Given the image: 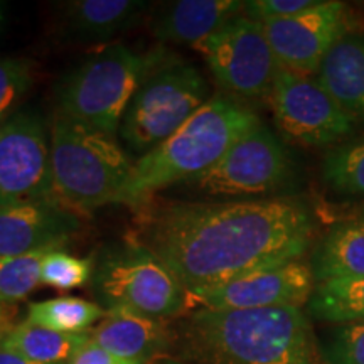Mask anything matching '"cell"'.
Masks as SVG:
<instances>
[{
  "mask_svg": "<svg viewBox=\"0 0 364 364\" xmlns=\"http://www.w3.org/2000/svg\"><path fill=\"white\" fill-rule=\"evenodd\" d=\"M54 199L73 213L125 204L135 162L115 140L56 112L49 129Z\"/></svg>",
  "mask_w": 364,
  "mask_h": 364,
  "instance_id": "obj_4",
  "label": "cell"
},
{
  "mask_svg": "<svg viewBox=\"0 0 364 364\" xmlns=\"http://www.w3.org/2000/svg\"><path fill=\"white\" fill-rule=\"evenodd\" d=\"M56 201L51 142L36 112H21L0 127V206Z\"/></svg>",
  "mask_w": 364,
  "mask_h": 364,
  "instance_id": "obj_11",
  "label": "cell"
},
{
  "mask_svg": "<svg viewBox=\"0 0 364 364\" xmlns=\"http://www.w3.org/2000/svg\"><path fill=\"white\" fill-rule=\"evenodd\" d=\"M292 174L289 150L265 125H258L223 156L215 167L189 181L204 194L255 199L284 188Z\"/></svg>",
  "mask_w": 364,
  "mask_h": 364,
  "instance_id": "obj_10",
  "label": "cell"
},
{
  "mask_svg": "<svg viewBox=\"0 0 364 364\" xmlns=\"http://www.w3.org/2000/svg\"><path fill=\"white\" fill-rule=\"evenodd\" d=\"M258 125L250 105L233 95H213L174 135L139 157L125 204H142L159 189L203 176Z\"/></svg>",
  "mask_w": 364,
  "mask_h": 364,
  "instance_id": "obj_3",
  "label": "cell"
},
{
  "mask_svg": "<svg viewBox=\"0 0 364 364\" xmlns=\"http://www.w3.org/2000/svg\"><path fill=\"white\" fill-rule=\"evenodd\" d=\"M91 282L108 309H127L164 321L194 307L174 273L136 241L105 248Z\"/></svg>",
  "mask_w": 364,
  "mask_h": 364,
  "instance_id": "obj_6",
  "label": "cell"
},
{
  "mask_svg": "<svg viewBox=\"0 0 364 364\" xmlns=\"http://www.w3.org/2000/svg\"><path fill=\"white\" fill-rule=\"evenodd\" d=\"M66 364H135V363L124 361V359L113 356L112 353H108L107 349H103L102 346H98L95 341L88 339V343H86Z\"/></svg>",
  "mask_w": 364,
  "mask_h": 364,
  "instance_id": "obj_29",
  "label": "cell"
},
{
  "mask_svg": "<svg viewBox=\"0 0 364 364\" xmlns=\"http://www.w3.org/2000/svg\"><path fill=\"white\" fill-rule=\"evenodd\" d=\"M243 11L245 2L240 0H179L164 9L154 26V34L164 43L194 48Z\"/></svg>",
  "mask_w": 364,
  "mask_h": 364,
  "instance_id": "obj_16",
  "label": "cell"
},
{
  "mask_svg": "<svg viewBox=\"0 0 364 364\" xmlns=\"http://www.w3.org/2000/svg\"><path fill=\"white\" fill-rule=\"evenodd\" d=\"M316 280L311 263L294 260L250 272L194 299V307L216 311L297 307L311 300Z\"/></svg>",
  "mask_w": 364,
  "mask_h": 364,
  "instance_id": "obj_13",
  "label": "cell"
},
{
  "mask_svg": "<svg viewBox=\"0 0 364 364\" xmlns=\"http://www.w3.org/2000/svg\"><path fill=\"white\" fill-rule=\"evenodd\" d=\"M58 250V248H56ZM51 250L0 258V304H14L33 294L41 284V265Z\"/></svg>",
  "mask_w": 364,
  "mask_h": 364,
  "instance_id": "obj_24",
  "label": "cell"
},
{
  "mask_svg": "<svg viewBox=\"0 0 364 364\" xmlns=\"http://www.w3.org/2000/svg\"><path fill=\"white\" fill-rule=\"evenodd\" d=\"M318 356L324 364H364V321L332 327Z\"/></svg>",
  "mask_w": 364,
  "mask_h": 364,
  "instance_id": "obj_26",
  "label": "cell"
},
{
  "mask_svg": "<svg viewBox=\"0 0 364 364\" xmlns=\"http://www.w3.org/2000/svg\"><path fill=\"white\" fill-rule=\"evenodd\" d=\"M4 22H6V4L0 2V27L4 26Z\"/></svg>",
  "mask_w": 364,
  "mask_h": 364,
  "instance_id": "obj_32",
  "label": "cell"
},
{
  "mask_svg": "<svg viewBox=\"0 0 364 364\" xmlns=\"http://www.w3.org/2000/svg\"><path fill=\"white\" fill-rule=\"evenodd\" d=\"M147 7L142 0H73L63 6V22L71 38L102 43L134 27Z\"/></svg>",
  "mask_w": 364,
  "mask_h": 364,
  "instance_id": "obj_19",
  "label": "cell"
},
{
  "mask_svg": "<svg viewBox=\"0 0 364 364\" xmlns=\"http://www.w3.org/2000/svg\"><path fill=\"white\" fill-rule=\"evenodd\" d=\"M321 0H250L245 2L243 14L250 19L262 22L284 21L316 7Z\"/></svg>",
  "mask_w": 364,
  "mask_h": 364,
  "instance_id": "obj_28",
  "label": "cell"
},
{
  "mask_svg": "<svg viewBox=\"0 0 364 364\" xmlns=\"http://www.w3.org/2000/svg\"><path fill=\"white\" fill-rule=\"evenodd\" d=\"M156 61L145 73L118 129L132 152L142 156L174 135L211 98L206 80L194 66L172 61L156 68Z\"/></svg>",
  "mask_w": 364,
  "mask_h": 364,
  "instance_id": "obj_7",
  "label": "cell"
},
{
  "mask_svg": "<svg viewBox=\"0 0 364 364\" xmlns=\"http://www.w3.org/2000/svg\"><path fill=\"white\" fill-rule=\"evenodd\" d=\"M80 230V218L58 201L0 206V258L63 248Z\"/></svg>",
  "mask_w": 364,
  "mask_h": 364,
  "instance_id": "obj_14",
  "label": "cell"
},
{
  "mask_svg": "<svg viewBox=\"0 0 364 364\" xmlns=\"http://www.w3.org/2000/svg\"><path fill=\"white\" fill-rule=\"evenodd\" d=\"M0 364H41V363L31 361V359L19 356L17 353L9 351V349L0 346Z\"/></svg>",
  "mask_w": 364,
  "mask_h": 364,
  "instance_id": "obj_30",
  "label": "cell"
},
{
  "mask_svg": "<svg viewBox=\"0 0 364 364\" xmlns=\"http://www.w3.org/2000/svg\"><path fill=\"white\" fill-rule=\"evenodd\" d=\"M162 364H181V363H174V361H169V363H162Z\"/></svg>",
  "mask_w": 364,
  "mask_h": 364,
  "instance_id": "obj_33",
  "label": "cell"
},
{
  "mask_svg": "<svg viewBox=\"0 0 364 364\" xmlns=\"http://www.w3.org/2000/svg\"><path fill=\"white\" fill-rule=\"evenodd\" d=\"M90 339L113 356L135 364H147L169 348L171 336L162 318L127 309H107Z\"/></svg>",
  "mask_w": 364,
  "mask_h": 364,
  "instance_id": "obj_15",
  "label": "cell"
},
{
  "mask_svg": "<svg viewBox=\"0 0 364 364\" xmlns=\"http://www.w3.org/2000/svg\"><path fill=\"white\" fill-rule=\"evenodd\" d=\"M194 49L206 59L225 93L240 100L268 98L279 63L262 22L241 14Z\"/></svg>",
  "mask_w": 364,
  "mask_h": 364,
  "instance_id": "obj_8",
  "label": "cell"
},
{
  "mask_svg": "<svg viewBox=\"0 0 364 364\" xmlns=\"http://www.w3.org/2000/svg\"><path fill=\"white\" fill-rule=\"evenodd\" d=\"M9 322H11V304H0V339L12 329Z\"/></svg>",
  "mask_w": 364,
  "mask_h": 364,
  "instance_id": "obj_31",
  "label": "cell"
},
{
  "mask_svg": "<svg viewBox=\"0 0 364 364\" xmlns=\"http://www.w3.org/2000/svg\"><path fill=\"white\" fill-rule=\"evenodd\" d=\"M268 103L280 134L292 144L307 149L336 147L356 127L316 78L280 66Z\"/></svg>",
  "mask_w": 364,
  "mask_h": 364,
  "instance_id": "obj_9",
  "label": "cell"
},
{
  "mask_svg": "<svg viewBox=\"0 0 364 364\" xmlns=\"http://www.w3.org/2000/svg\"><path fill=\"white\" fill-rule=\"evenodd\" d=\"M311 268L316 285L364 279V216L334 223L314 248Z\"/></svg>",
  "mask_w": 364,
  "mask_h": 364,
  "instance_id": "obj_18",
  "label": "cell"
},
{
  "mask_svg": "<svg viewBox=\"0 0 364 364\" xmlns=\"http://www.w3.org/2000/svg\"><path fill=\"white\" fill-rule=\"evenodd\" d=\"M316 233L295 198L171 203L145 218L144 241L177 277L191 300L260 268L302 260Z\"/></svg>",
  "mask_w": 364,
  "mask_h": 364,
  "instance_id": "obj_1",
  "label": "cell"
},
{
  "mask_svg": "<svg viewBox=\"0 0 364 364\" xmlns=\"http://www.w3.org/2000/svg\"><path fill=\"white\" fill-rule=\"evenodd\" d=\"M156 56H140L124 44L110 46L68 73L59 83L58 112L115 135Z\"/></svg>",
  "mask_w": 364,
  "mask_h": 364,
  "instance_id": "obj_5",
  "label": "cell"
},
{
  "mask_svg": "<svg viewBox=\"0 0 364 364\" xmlns=\"http://www.w3.org/2000/svg\"><path fill=\"white\" fill-rule=\"evenodd\" d=\"M349 16L344 2L321 0L299 16L265 22L263 27L280 68L316 78L331 49L351 33Z\"/></svg>",
  "mask_w": 364,
  "mask_h": 364,
  "instance_id": "obj_12",
  "label": "cell"
},
{
  "mask_svg": "<svg viewBox=\"0 0 364 364\" xmlns=\"http://www.w3.org/2000/svg\"><path fill=\"white\" fill-rule=\"evenodd\" d=\"M33 83V71L26 59H0V120L21 102Z\"/></svg>",
  "mask_w": 364,
  "mask_h": 364,
  "instance_id": "obj_27",
  "label": "cell"
},
{
  "mask_svg": "<svg viewBox=\"0 0 364 364\" xmlns=\"http://www.w3.org/2000/svg\"><path fill=\"white\" fill-rule=\"evenodd\" d=\"M307 309L311 317L336 326L364 321V279L316 285Z\"/></svg>",
  "mask_w": 364,
  "mask_h": 364,
  "instance_id": "obj_22",
  "label": "cell"
},
{
  "mask_svg": "<svg viewBox=\"0 0 364 364\" xmlns=\"http://www.w3.org/2000/svg\"><path fill=\"white\" fill-rule=\"evenodd\" d=\"M88 339L90 332L65 334L24 321L14 326L0 339V346L34 363L66 364L88 343Z\"/></svg>",
  "mask_w": 364,
  "mask_h": 364,
  "instance_id": "obj_20",
  "label": "cell"
},
{
  "mask_svg": "<svg viewBox=\"0 0 364 364\" xmlns=\"http://www.w3.org/2000/svg\"><path fill=\"white\" fill-rule=\"evenodd\" d=\"M316 80L336 103L364 124V36L349 33L327 54Z\"/></svg>",
  "mask_w": 364,
  "mask_h": 364,
  "instance_id": "obj_17",
  "label": "cell"
},
{
  "mask_svg": "<svg viewBox=\"0 0 364 364\" xmlns=\"http://www.w3.org/2000/svg\"><path fill=\"white\" fill-rule=\"evenodd\" d=\"M321 179L338 196H364V140L332 147L321 164Z\"/></svg>",
  "mask_w": 364,
  "mask_h": 364,
  "instance_id": "obj_23",
  "label": "cell"
},
{
  "mask_svg": "<svg viewBox=\"0 0 364 364\" xmlns=\"http://www.w3.org/2000/svg\"><path fill=\"white\" fill-rule=\"evenodd\" d=\"M95 263L91 258H78L63 252V248L51 250L41 265V284L58 290H73L83 287L91 280Z\"/></svg>",
  "mask_w": 364,
  "mask_h": 364,
  "instance_id": "obj_25",
  "label": "cell"
},
{
  "mask_svg": "<svg viewBox=\"0 0 364 364\" xmlns=\"http://www.w3.org/2000/svg\"><path fill=\"white\" fill-rule=\"evenodd\" d=\"M188 339L209 364H317L307 314L297 307L198 309Z\"/></svg>",
  "mask_w": 364,
  "mask_h": 364,
  "instance_id": "obj_2",
  "label": "cell"
},
{
  "mask_svg": "<svg viewBox=\"0 0 364 364\" xmlns=\"http://www.w3.org/2000/svg\"><path fill=\"white\" fill-rule=\"evenodd\" d=\"M105 314L107 309L97 302L80 297H56L31 304L26 321L65 334H83L93 329Z\"/></svg>",
  "mask_w": 364,
  "mask_h": 364,
  "instance_id": "obj_21",
  "label": "cell"
}]
</instances>
